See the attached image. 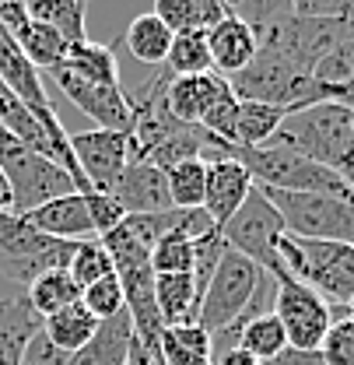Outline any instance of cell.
<instances>
[{"mask_svg": "<svg viewBox=\"0 0 354 365\" xmlns=\"http://www.w3.org/2000/svg\"><path fill=\"white\" fill-rule=\"evenodd\" d=\"M270 144L288 148L323 169L351 180L354 173V113L340 102H312L291 109Z\"/></svg>", "mask_w": 354, "mask_h": 365, "instance_id": "cell-1", "label": "cell"}, {"mask_svg": "<svg viewBox=\"0 0 354 365\" xmlns=\"http://www.w3.org/2000/svg\"><path fill=\"white\" fill-rule=\"evenodd\" d=\"M281 274L309 284L330 309H348L354 302V246L348 242H319L284 232L281 239Z\"/></svg>", "mask_w": 354, "mask_h": 365, "instance_id": "cell-2", "label": "cell"}, {"mask_svg": "<svg viewBox=\"0 0 354 365\" xmlns=\"http://www.w3.org/2000/svg\"><path fill=\"white\" fill-rule=\"evenodd\" d=\"M256 186L264 190H284V193H326V197H344L354 200L351 182L333 169H323L309 158L277 148V144H264V148H231V155Z\"/></svg>", "mask_w": 354, "mask_h": 365, "instance_id": "cell-3", "label": "cell"}, {"mask_svg": "<svg viewBox=\"0 0 354 365\" xmlns=\"http://www.w3.org/2000/svg\"><path fill=\"white\" fill-rule=\"evenodd\" d=\"M228 85L239 102H266L288 113L319 102V85L312 81L309 71H302L298 63H291L284 53L270 46H256V56L239 74H231Z\"/></svg>", "mask_w": 354, "mask_h": 365, "instance_id": "cell-4", "label": "cell"}, {"mask_svg": "<svg viewBox=\"0 0 354 365\" xmlns=\"http://www.w3.org/2000/svg\"><path fill=\"white\" fill-rule=\"evenodd\" d=\"M0 173L11 186V215H28L63 193H78L74 180L0 127Z\"/></svg>", "mask_w": 354, "mask_h": 365, "instance_id": "cell-5", "label": "cell"}, {"mask_svg": "<svg viewBox=\"0 0 354 365\" xmlns=\"http://www.w3.org/2000/svg\"><path fill=\"white\" fill-rule=\"evenodd\" d=\"M260 277H264V271L253 260H246L242 253H235V250L224 246L222 260H218V271L211 274L207 292H204V299L197 306V327H204L211 337L228 334L242 319L249 299L256 295Z\"/></svg>", "mask_w": 354, "mask_h": 365, "instance_id": "cell-6", "label": "cell"}, {"mask_svg": "<svg viewBox=\"0 0 354 365\" xmlns=\"http://www.w3.org/2000/svg\"><path fill=\"white\" fill-rule=\"evenodd\" d=\"M264 197L277 207L291 235L354 246V200L326 193H284V190H264Z\"/></svg>", "mask_w": 354, "mask_h": 365, "instance_id": "cell-7", "label": "cell"}, {"mask_svg": "<svg viewBox=\"0 0 354 365\" xmlns=\"http://www.w3.org/2000/svg\"><path fill=\"white\" fill-rule=\"evenodd\" d=\"M284 218L277 215V207L264 197V190L253 182L249 197L242 200V207L222 225L224 246L242 253L246 260H253L260 271L281 274V239H284Z\"/></svg>", "mask_w": 354, "mask_h": 365, "instance_id": "cell-8", "label": "cell"}, {"mask_svg": "<svg viewBox=\"0 0 354 365\" xmlns=\"http://www.w3.org/2000/svg\"><path fill=\"white\" fill-rule=\"evenodd\" d=\"M270 309L288 334V348H295V351H319V344L333 323L330 302L319 299L309 284L295 281L291 274H274V306Z\"/></svg>", "mask_w": 354, "mask_h": 365, "instance_id": "cell-9", "label": "cell"}, {"mask_svg": "<svg viewBox=\"0 0 354 365\" xmlns=\"http://www.w3.org/2000/svg\"><path fill=\"white\" fill-rule=\"evenodd\" d=\"M71 155L78 162V173L85 176L95 193H113L116 180L123 176V169L130 165V140L120 130H81V134H67Z\"/></svg>", "mask_w": 354, "mask_h": 365, "instance_id": "cell-10", "label": "cell"}, {"mask_svg": "<svg viewBox=\"0 0 354 365\" xmlns=\"http://www.w3.org/2000/svg\"><path fill=\"white\" fill-rule=\"evenodd\" d=\"M0 85L7 88V95H14L53 137H67L53 102H49V95H46L43 71L28 63V56L14 46V39L4 29H0Z\"/></svg>", "mask_w": 354, "mask_h": 365, "instance_id": "cell-11", "label": "cell"}, {"mask_svg": "<svg viewBox=\"0 0 354 365\" xmlns=\"http://www.w3.org/2000/svg\"><path fill=\"white\" fill-rule=\"evenodd\" d=\"M49 78L60 85V91L88 116L95 120L98 130H120L130 134V95L123 88H105V85H88L74 74H67L63 67H53Z\"/></svg>", "mask_w": 354, "mask_h": 365, "instance_id": "cell-12", "label": "cell"}, {"mask_svg": "<svg viewBox=\"0 0 354 365\" xmlns=\"http://www.w3.org/2000/svg\"><path fill=\"white\" fill-rule=\"evenodd\" d=\"M109 197L123 207V215H158V211L172 207L165 173L151 162H133V158L123 169V176L116 180Z\"/></svg>", "mask_w": 354, "mask_h": 365, "instance_id": "cell-13", "label": "cell"}, {"mask_svg": "<svg viewBox=\"0 0 354 365\" xmlns=\"http://www.w3.org/2000/svg\"><path fill=\"white\" fill-rule=\"evenodd\" d=\"M28 218V225L36 232H43L49 239H60V242H85V239H98L95 225H91V211L88 200L81 193H63L56 200H49L43 207L21 215Z\"/></svg>", "mask_w": 354, "mask_h": 365, "instance_id": "cell-14", "label": "cell"}, {"mask_svg": "<svg viewBox=\"0 0 354 365\" xmlns=\"http://www.w3.org/2000/svg\"><path fill=\"white\" fill-rule=\"evenodd\" d=\"M231 95V85L228 78L207 71V74H189V78H172L169 88H165V98H169V109L176 113V120L189 123V127H200V120Z\"/></svg>", "mask_w": 354, "mask_h": 365, "instance_id": "cell-15", "label": "cell"}, {"mask_svg": "<svg viewBox=\"0 0 354 365\" xmlns=\"http://www.w3.org/2000/svg\"><path fill=\"white\" fill-rule=\"evenodd\" d=\"M253 176L235 162V158H214L207 162V193H204V211L214 225L222 228L249 197Z\"/></svg>", "mask_w": 354, "mask_h": 365, "instance_id": "cell-16", "label": "cell"}, {"mask_svg": "<svg viewBox=\"0 0 354 365\" xmlns=\"http://www.w3.org/2000/svg\"><path fill=\"white\" fill-rule=\"evenodd\" d=\"M256 32L239 21L235 14H224L218 25L207 29V49H211V71L222 74V78H231L239 74L253 56H256Z\"/></svg>", "mask_w": 354, "mask_h": 365, "instance_id": "cell-17", "label": "cell"}, {"mask_svg": "<svg viewBox=\"0 0 354 365\" xmlns=\"http://www.w3.org/2000/svg\"><path fill=\"white\" fill-rule=\"evenodd\" d=\"M43 330V317L28 306L25 292L0 295V365H18L32 334Z\"/></svg>", "mask_w": 354, "mask_h": 365, "instance_id": "cell-18", "label": "cell"}, {"mask_svg": "<svg viewBox=\"0 0 354 365\" xmlns=\"http://www.w3.org/2000/svg\"><path fill=\"white\" fill-rule=\"evenodd\" d=\"M116 46L120 39L109 46L102 43H74L67 46V56H63V71L88 81V85H105V88H120V60H116Z\"/></svg>", "mask_w": 354, "mask_h": 365, "instance_id": "cell-19", "label": "cell"}, {"mask_svg": "<svg viewBox=\"0 0 354 365\" xmlns=\"http://www.w3.org/2000/svg\"><path fill=\"white\" fill-rule=\"evenodd\" d=\"M130 337H133V327L127 309L116 313V317L102 319L95 337L81 351L71 355L67 365H127V351H130Z\"/></svg>", "mask_w": 354, "mask_h": 365, "instance_id": "cell-20", "label": "cell"}, {"mask_svg": "<svg viewBox=\"0 0 354 365\" xmlns=\"http://www.w3.org/2000/svg\"><path fill=\"white\" fill-rule=\"evenodd\" d=\"M197 284L193 274H155V306L162 327L197 323Z\"/></svg>", "mask_w": 354, "mask_h": 365, "instance_id": "cell-21", "label": "cell"}, {"mask_svg": "<svg viewBox=\"0 0 354 365\" xmlns=\"http://www.w3.org/2000/svg\"><path fill=\"white\" fill-rule=\"evenodd\" d=\"M25 7L67 46L88 39V0H25Z\"/></svg>", "mask_w": 354, "mask_h": 365, "instance_id": "cell-22", "label": "cell"}, {"mask_svg": "<svg viewBox=\"0 0 354 365\" xmlns=\"http://www.w3.org/2000/svg\"><path fill=\"white\" fill-rule=\"evenodd\" d=\"M214 337L197 327V323H182V327H165L162 341H158V359L162 365H204L211 359Z\"/></svg>", "mask_w": 354, "mask_h": 365, "instance_id": "cell-23", "label": "cell"}, {"mask_svg": "<svg viewBox=\"0 0 354 365\" xmlns=\"http://www.w3.org/2000/svg\"><path fill=\"white\" fill-rule=\"evenodd\" d=\"M120 43L130 49L133 60L151 63V67H162L165 56H169V46H172V32L147 11V14H137L130 25H127V32L120 36Z\"/></svg>", "mask_w": 354, "mask_h": 365, "instance_id": "cell-24", "label": "cell"}, {"mask_svg": "<svg viewBox=\"0 0 354 365\" xmlns=\"http://www.w3.org/2000/svg\"><path fill=\"white\" fill-rule=\"evenodd\" d=\"M95 330H98V319L91 317L81 302H74V306H67V309H60V313L43 319V334L67 355L81 351L95 337Z\"/></svg>", "mask_w": 354, "mask_h": 365, "instance_id": "cell-25", "label": "cell"}, {"mask_svg": "<svg viewBox=\"0 0 354 365\" xmlns=\"http://www.w3.org/2000/svg\"><path fill=\"white\" fill-rule=\"evenodd\" d=\"M235 344L242 348V351H249L253 359H260V362H274L284 348H288V334H284V327H281V319L274 317V309H266L260 317L246 319L242 327H239V334H235Z\"/></svg>", "mask_w": 354, "mask_h": 365, "instance_id": "cell-26", "label": "cell"}, {"mask_svg": "<svg viewBox=\"0 0 354 365\" xmlns=\"http://www.w3.org/2000/svg\"><path fill=\"white\" fill-rule=\"evenodd\" d=\"M288 109L281 106H266V102H239V116H235V148H264L270 137L277 134V127L284 123Z\"/></svg>", "mask_w": 354, "mask_h": 365, "instance_id": "cell-27", "label": "cell"}, {"mask_svg": "<svg viewBox=\"0 0 354 365\" xmlns=\"http://www.w3.org/2000/svg\"><path fill=\"white\" fill-rule=\"evenodd\" d=\"M28 306L39 313V317H53V313H60V309H67V306H74V302H81V288L74 284V277L67 271H46L39 274L32 284H28Z\"/></svg>", "mask_w": 354, "mask_h": 365, "instance_id": "cell-28", "label": "cell"}, {"mask_svg": "<svg viewBox=\"0 0 354 365\" xmlns=\"http://www.w3.org/2000/svg\"><path fill=\"white\" fill-rule=\"evenodd\" d=\"M172 78H189V74H207L211 71V49H207V29L179 32L172 36L169 56L162 63Z\"/></svg>", "mask_w": 354, "mask_h": 365, "instance_id": "cell-29", "label": "cell"}, {"mask_svg": "<svg viewBox=\"0 0 354 365\" xmlns=\"http://www.w3.org/2000/svg\"><path fill=\"white\" fill-rule=\"evenodd\" d=\"M165 182H169L172 207H204V193H207V162H204V158L179 162L172 169H165Z\"/></svg>", "mask_w": 354, "mask_h": 365, "instance_id": "cell-30", "label": "cell"}, {"mask_svg": "<svg viewBox=\"0 0 354 365\" xmlns=\"http://www.w3.org/2000/svg\"><path fill=\"white\" fill-rule=\"evenodd\" d=\"M351 78H354V25L344 32V39L316 63V71H312V81L319 88H337V85H344Z\"/></svg>", "mask_w": 354, "mask_h": 365, "instance_id": "cell-31", "label": "cell"}, {"mask_svg": "<svg viewBox=\"0 0 354 365\" xmlns=\"http://www.w3.org/2000/svg\"><path fill=\"white\" fill-rule=\"evenodd\" d=\"M67 274L74 277L78 288H88V284L113 274V260H109V253L102 250L98 239H85V242H78V250H74V257L67 264Z\"/></svg>", "mask_w": 354, "mask_h": 365, "instance_id": "cell-32", "label": "cell"}, {"mask_svg": "<svg viewBox=\"0 0 354 365\" xmlns=\"http://www.w3.org/2000/svg\"><path fill=\"white\" fill-rule=\"evenodd\" d=\"M224 7L228 14L246 21L253 32H264L291 14V0H224Z\"/></svg>", "mask_w": 354, "mask_h": 365, "instance_id": "cell-33", "label": "cell"}, {"mask_svg": "<svg viewBox=\"0 0 354 365\" xmlns=\"http://www.w3.org/2000/svg\"><path fill=\"white\" fill-rule=\"evenodd\" d=\"M193 242L197 239H182L169 235L151 250V271L155 274H193Z\"/></svg>", "mask_w": 354, "mask_h": 365, "instance_id": "cell-34", "label": "cell"}, {"mask_svg": "<svg viewBox=\"0 0 354 365\" xmlns=\"http://www.w3.org/2000/svg\"><path fill=\"white\" fill-rule=\"evenodd\" d=\"M81 306H85L98 323L109 319V317H116V313H123L127 306H123V288H120L116 274H109V277L95 281L88 288H81Z\"/></svg>", "mask_w": 354, "mask_h": 365, "instance_id": "cell-35", "label": "cell"}, {"mask_svg": "<svg viewBox=\"0 0 354 365\" xmlns=\"http://www.w3.org/2000/svg\"><path fill=\"white\" fill-rule=\"evenodd\" d=\"M319 359L326 365H354V319L333 317L319 344Z\"/></svg>", "mask_w": 354, "mask_h": 365, "instance_id": "cell-36", "label": "cell"}, {"mask_svg": "<svg viewBox=\"0 0 354 365\" xmlns=\"http://www.w3.org/2000/svg\"><path fill=\"white\" fill-rule=\"evenodd\" d=\"M151 14H155L172 36H179V32H193V29H204L189 0H155V11H151Z\"/></svg>", "mask_w": 354, "mask_h": 365, "instance_id": "cell-37", "label": "cell"}, {"mask_svg": "<svg viewBox=\"0 0 354 365\" xmlns=\"http://www.w3.org/2000/svg\"><path fill=\"white\" fill-rule=\"evenodd\" d=\"M291 14L319 21H354V0H291Z\"/></svg>", "mask_w": 354, "mask_h": 365, "instance_id": "cell-38", "label": "cell"}, {"mask_svg": "<svg viewBox=\"0 0 354 365\" xmlns=\"http://www.w3.org/2000/svg\"><path fill=\"white\" fill-rule=\"evenodd\" d=\"M85 200H88V211H91V225H95V235H105V232H113V228L120 225L127 215H123V207L109 197V193H81Z\"/></svg>", "mask_w": 354, "mask_h": 365, "instance_id": "cell-39", "label": "cell"}, {"mask_svg": "<svg viewBox=\"0 0 354 365\" xmlns=\"http://www.w3.org/2000/svg\"><path fill=\"white\" fill-rule=\"evenodd\" d=\"M67 362H71V355H67V351H60L43 330H39V334H32V337H28V344H25L21 362L18 365H67Z\"/></svg>", "mask_w": 354, "mask_h": 365, "instance_id": "cell-40", "label": "cell"}, {"mask_svg": "<svg viewBox=\"0 0 354 365\" xmlns=\"http://www.w3.org/2000/svg\"><path fill=\"white\" fill-rule=\"evenodd\" d=\"M189 4H193V11H197V18H200V25H204V29L218 25L224 14H228L224 0H189Z\"/></svg>", "mask_w": 354, "mask_h": 365, "instance_id": "cell-41", "label": "cell"}, {"mask_svg": "<svg viewBox=\"0 0 354 365\" xmlns=\"http://www.w3.org/2000/svg\"><path fill=\"white\" fill-rule=\"evenodd\" d=\"M127 365H162V359H158V351H155V348H147L144 341H137V337H130V351H127Z\"/></svg>", "mask_w": 354, "mask_h": 365, "instance_id": "cell-42", "label": "cell"}, {"mask_svg": "<svg viewBox=\"0 0 354 365\" xmlns=\"http://www.w3.org/2000/svg\"><path fill=\"white\" fill-rule=\"evenodd\" d=\"M319 102H340V106H348L354 113V78L337 85V88H319Z\"/></svg>", "mask_w": 354, "mask_h": 365, "instance_id": "cell-43", "label": "cell"}, {"mask_svg": "<svg viewBox=\"0 0 354 365\" xmlns=\"http://www.w3.org/2000/svg\"><path fill=\"white\" fill-rule=\"evenodd\" d=\"M214 365H264V362H260V359H253L249 351H242L239 344H228L222 355H218V362Z\"/></svg>", "mask_w": 354, "mask_h": 365, "instance_id": "cell-44", "label": "cell"}, {"mask_svg": "<svg viewBox=\"0 0 354 365\" xmlns=\"http://www.w3.org/2000/svg\"><path fill=\"white\" fill-rule=\"evenodd\" d=\"M0 211H11V186L4 180V173H0Z\"/></svg>", "mask_w": 354, "mask_h": 365, "instance_id": "cell-45", "label": "cell"}, {"mask_svg": "<svg viewBox=\"0 0 354 365\" xmlns=\"http://www.w3.org/2000/svg\"><path fill=\"white\" fill-rule=\"evenodd\" d=\"M344 317H348V319H354V302H351V306H348V309H344Z\"/></svg>", "mask_w": 354, "mask_h": 365, "instance_id": "cell-46", "label": "cell"}, {"mask_svg": "<svg viewBox=\"0 0 354 365\" xmlns=\"http://www.w3.org/2000/svg\"><path fill=\"white\" fill-rule=\"evenodd\" d=\"M348 182H351V190H354V173H351V180H348Z\"/></svg>", "mask_w": 354, "mask_h": 365, "instance_id": "cell-47", "label": "cell"}]
</instances>
